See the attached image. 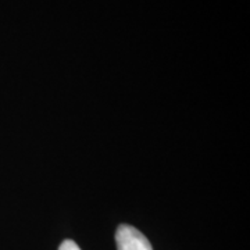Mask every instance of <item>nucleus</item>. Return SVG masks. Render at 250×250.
<instances>
[{"mask_svg":"<svg viewBox=\"0 0 250 250\" xmlns=\"http://www.w3.org/2000/svg\"><path fill=\"white\" fill-rule=\"evenodd\" d=\"M116 242L118 250H153L147 238L141 231L126 224L117 228Z\"/></svg>","mask_w":250,"mask_h":250,"instance_id":"f257e3e1","label":"nucleus"},{"mask_svg":"<svg viewBox=\"0 0 250 250\" xmlns=\"http://www.w3.org/2000/svg\"><path fill=\"white\" fill-rule=\"evenodd\" d=\"M59 250H81V249H80V246H78L75 242L68 239V241L62 242V245H60V248H59Z\"/></svg>","mask_w":250,"mask_h":250,"instance_id":"f03ea898","label":"nucleus"}]
</instances>
